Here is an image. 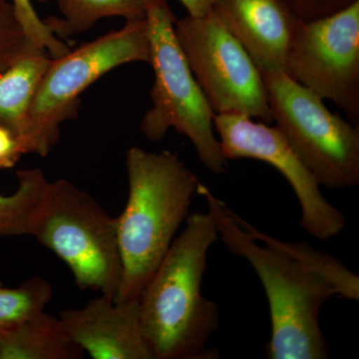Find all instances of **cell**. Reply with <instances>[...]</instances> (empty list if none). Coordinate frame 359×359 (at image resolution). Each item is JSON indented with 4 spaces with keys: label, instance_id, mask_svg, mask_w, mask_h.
Returning a JSON list of instances; mask_svg holds the SVG:
<instances>
[{
    "label": "cell",
    "instance_id": "1",
    "mask_svg": "<svg viewBox=\"0 0 359 359\" xmlns=\"http://www.w3.org/2000/svg\"><path fill=\"white\" fill-rule=\"evenodd\" d=\"M211 212L189 215L139 297L142 330L155 359L218 358L207 344L219 327L216 302L202 294L208 252L218 242Z\"/></svg>",
    "mask_w": 359,
    "mask_h": 359
},
{
    "label": "cell",
    "instance_id": "23",
    "mask_svg": "<svg viewBox=\"0 0 359 359\" xmlns=\"http://www.w3.org/2000/svg\"><path fill=\"white\" fill-rule=\"evenodd\" d=\"M188 11V15L201 18L211 13L216 0H179Z\"/></svg>",
    "mask_w": 359,
    "mask_h": 359
},
{
    "label": "cell",
    "instance_id": "15",
    "mask_svg": "<svg viewBox=\"0 0 359 359\" xmlns=\"http://www.w3.org/2000/svg\"><path fill=\"white\" fill-rule=\"evenodd\" d=\"M233 219L259 243L278 248L297 259L304 268L325 278L337 290V295L349 301L359 299V276L332 255L313 249L306 243H290L266 235L233 212Z\"/></svg>",
    "mask_w": 359,
    "mask_h": 359
},
{
    "label": "cell",
    "instance_id": "4",
    "mask_svg": "<svg viewBox=\"0 0 359 359\" xmlns=\"http://www.w3.org/2000/svg\"><path fill=\"white\" fill-rule=\"evenodd\" d=\"M146 21L149 63L155 80L151 90L153 106L142 119V134L158 142L174 128L190 139L201 163L210 172L226 173L228 161L215 134V112L180 46L175 33L176 18L166 0H148Z\"/></svg>",
    "mask_w": 359,
    "mask_h": 359
},
{
    "label": "cell",
    "instance_id": "3",
    "mask_svg": "<svg viewBox=\"0 0 359 359\" xmlns=\"http://www.w3.org/2000/svg\"><path fill=\"white\" fill-rule=\"evenodd\" d=\"M198 195L207 200L219 240L231 254L247 259L263 283L271 321L268 358H330L320 311L337 295L334 287L283 250L259 245L236 222L230 208L202 183Z\"/></svg>",
    "mask_w": 359,
    "mask_h": 359
},
{
    "label": "cell",
    "instance_id": "13",
    "mask_svg": "<svg viewBox=\"0 0 359 359\" xmlns=\"http://www.w3.org/2000/svg\"><path fill=\"white\" fill-rule=\"evenodd\" d=\"M51 58L46 49L33 46L0 73V124L20 137L27 154L30 109Z\"/></svg>",
    "mask_w": 359,
    "mask_h": 359
},
{
    "label": "cell",
    "instance_id": "16",
    "mask_svg": "<svg viewBox=\"0 0 359 359\" xmlns=\"http://www.w3.org/2000/svg\"><path fill=\"white\" fill-rule=\"evenodd\" d=\"M62 18L44 20L54 34H79L103 18H121L126 21L145 20L148 0H56Z\"/></svg>",
    "mask_w": 359,
    "mask_h": 359
},
{
    "label": "cell",
    "instance_id": "6",
    "mask_svg": "<svg viewBox=\"0 0 359 359\" xmlns=\"http://www.w3.org/2000/svg\"><path fill=\"white\" fill-rule=\"evenodd\" d=\"M131 62H150L147 21H126L60 57L51 58L29 114V154L46 156L57 143L61 125L74 118L79 97L109 71Z\"/></svg>",
    "mask_w": 359,
    "mask_h": 359
},
{
    "label": "cell",
    "instance_id": "7",
    "mask_svg": "<svg viewBox=\"0 0 359 359\" xmlns=\"http://www.w3.org/2000/svg\"><path fill=\"white\" fill-rule=\"evenodd\" d=\"M276 128L320 186L359 184V129L334 114L323 99L283 72H262Z\"/></svg>",
    "mask_w": 359,
    "mask_h": 359
},
{
    "label": "cell",
    "instance_id": "17",
    "mask_svg": "<svg viewBox=\"0 0 359 359\" xmlns=\"http://www.w3.org/2000/svg\"><path fill=\"white\" fill-rule=\"evenodd\" d=\"M18 190L0 194V237L30 236L32 219L48 180L40 169L18 172Z\"/></svg>",
    "mask_w": 359,
    "mask_h": 359
},
{
    "label": "cell",
    "instance_id": "20",
    "mask_svg": "<svg viewBox=\"0 0 359 359\" xmlns=\"http://www.w3.org/2000/svg\"><path fill=\"white\" fill-rule=\"evenodd\" d=\"M16 15L28 39L49 52L52 58L60 57L69 51L67 45L55 36L35 11L32 0H11Z\"/></svg>",
    "mask_w": 359,
    "mask_h": 359
},
{
    "label": "cell",
    "instance_id": "8",
    "mask_svg": "<svg viewBox=\"0 0 359 359\" xmlns=\"http://www.w3.org/2000/svg\"><path fill=\"white\" fill-rule=\"evenodd\" d=\"M175 33L215 114L273 122L263 74L214 11L175 21Z\"/></svg>",
    "mask_w": 359,
    "mask_h": 359
},
{
    "label": "cell",
    "instance_id": "9",
    "mask_svg": "<svg viewBox=\"0 0 359 359\" xmlns=\"http://www.w3.org/2000/svg\"><path fill=\"white\" fill-rule=\"evenodd\" d=\"M285 74L359 122V0L318 20L302 21Z\"/></svg>",
    "mask_w": 359,
    "mask_h": 359
},
{
    "label": "cell",
    "instance_id": "5",
    "mask_svg": "<svg viewBox=\"0 0 359 359\" xmlns=\"http://www.w3.org/2000/svg\"><path fill=\"white\" fill-rule=\"evenodd\" d=\"M30 236L65 262L80 289L115 299L123 273L117 224L91 195L66 180L48 182Z\"/></svg>",
    "mask_w": 359,
    "mask_h": 359
},
{
    "label": "cell",
    "instance_id": "21",
    "mask_svg": "<svg viewBox=\"0 0 359 359\" xmlns=\"http://www.w3.org/2000/svg\"><path fill=\"white\" fill-rule=\"evenodd\" d=\"M356 0H283L302 20L325 18L348 6Z\"/></svg>",
    "mask_w": 359,
    "mask_h": 359
},
{
    "label": "cell",
    "instance_id": "14",
    "mask_svg": "<svg viewBox=\"0 0 359 359\" xmlns=\"http://www.w3.org/2000/svg\"><path fill=\"white\" fill-rule=\"evenodd\" d=\"M84 351L70 339L59 318L35 314L0 332V359H79Z\"/></svg>",
    "mask_w": 359,
    "mask_h": 359
},
{
    "label": "cell",
    "instance_id": "24",
    "mask_svg": "<svg viewBox=\"0 0 359 359\" xmlns=\"http://www.w3.org/2000/svg\"><path fill=\"white\" fill-rule=\"evenodd\" d=\"M36 1L42 2V4H45V2L49 1V0H36Z\"/></svg>",
    "mask_w": 359,
    "mask_h": 359
},
{
    "label": "cell",
    "instance_id": "19",
    "mask_svg": "<svg viewBox=\"0 0 359 359\" xmlns=\"http://www.w3.org/2000/svg\"><path fill=\"white\" fill-rule=\"evenodd\" d=\"M33 46L37 45L26 35L11 1L0 0V73Z\"/></svg>",
    "mask_w": 359,
    "mask_h": 359
},
{
    "label": "cell",
    "instance_id": "10",
    "mask_svg": "<svg viewBox=\"0 0 359 359\" xmlns=\"http://www.w3.org/2000/svg\"><path fill=\"white\" fill-rule=\"evenodd\" d=\"M238 114H215V131L224 159H255L275 167L287 179L301 205L299 226L311 237L325 241L339 235L346 218L330 204L320 185L282 132L264 122Z\"/></svg>",
    "mask_w": 359,
    "mask_h": 359
},
{
    "label": "cell",
    "instance_id": "11",
    "mask_svg": "<svg viewBox=\"0 0 359 359\" xmlns=\"http://www.w3.org/2000/svg\"><path fill=\"white\" fill-rule=\"evenodd\" d=\"M71 339L93 359H155L142 330L139 299L98 294L58 316Z\"/></svg>",
    "mask_w": 359,
    "mask_h": 359
},
{
    "label": "cell",
    "instance_id": "12",
    "mask_svg": "<svg viewBox=\"0 0 359 359\" xmlns=\"http://www.w3.org/2000/svg\"><path fill=\"white\" fill-rule=\"evenodd\" d=\"M212 11L261 72H283L302 20L283 0H216Z\"/></svg>",
    "mask_w": 359,
    "mask_h": 359
},
{
    "label": "cell",
    "instance_id": "22",
    "mask_svg": "<svg viewBox=\"0 0 359 359\" xmlns=\"http://www.w3.org/2000/svg\"><path fill=\"white\" fill-rule=\"evenodd\" d=\"M25 154V146L20 137L6 125L0 124V170L13 168Z\"/></svg>",
    "mask_w": 359,
    "mask_h": 359
},
{
    "label": "cell",
    "instance_id": "18",
    "mask_svg": "<svg viewBox=\"0 0 359 359\" xmlns=\"http://www.w3.org/2000/svg\"><path fill=\"white\" fill-rule=\"evenodd\" d=\"M52 295L51 283L41 276H32L18 287H0V332L43 311Z\"/></svg>",
    "mask_w": 359,
    "mask_h": 359
},
{
    "label": "cell",
    "instance_id": "2",
    "mask_svg": "<svg viewBox=\"0 0 359 359\" xmlns=\"http://www.w3.org/2000/svg\"><path fill=\"white\" fill-rule=\"evenodd\" d=\"M126 168L128 198L116 218L123 268L116 302L140 297L190 215L201 184L170 151L130 148Z\"/></svg>",
    "mask_w": 359,
    "mask_h": 359
}]
</instances>
